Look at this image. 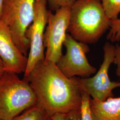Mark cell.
<instances>
[{"mask_svg": "<svg viewBox=\"0 0 120 120\" xmlns=\"http://www.w3.org/2000/svg\"><path fill=\"white\" fill-rule=\"evenodd\" d=\"M25 79L36 95L37 105L51 117L81 109L82 90L78 77H65L55 63L39 62Z\"/></svg>", "mask_w": 120, "mask_h": 120, "instance_id": "6da1fadb", "label": "cell"}, {"mask_svg": "<svg viewBox=\"0 0 120 120\" xmlns=\"http://www.w3.org/2000/svg\"><path fill=\"white\" fill-rule=\"evenodd\" d=\"M51 11H55L63 7H71L76 0H46Z\"/></svg>", "mask_w": 120, "mask_h": 120, "instance_id": "9a60e30c", "label": "cell"}, {"mask_svg": "<svg viewBox=\"0 0 120 120\" xmlns=\"http://www.w3.org/2000/svg\"><path fill=\"white\" fill-rule=\"evenodd\" d=\"M120 44L116 45L115 49V54L113 63L116 65V74L120 80Z\"/></svg>", "mask_w": 120, "mask_h": 120, "instance_id": "e0dca14e", "label": "cell"}, {"mask_svg": "<svg viewBox=\"0 0 120 120\" xmlns=\"http://www.w3.org/2000/svg\"><path fill=\"white\" fill-rule=\"evenodd\" d=\"M63 45L66 53L61 55L56 64L65 77L86 78L96 73L97 69L90 64L86 56L90 51L87 44L78 41L67 34Z\"/></svg>", "mask_w": 120, "mask_h": 120, "instance_id": "8992f818", "label": "cell"}, {"mask_svg": "<svg viewBox=\"0 0 120 120\" xmlns=\"http://www.w3.org/2000/svg\"><path fill=\"white\" fill-rule=\"evenodd\" d=\"M93 120H120V97H110L100 101L90 99Z\"/></svg>", "mask_w": 120, "mask_h": 120, "instance_id": "30bf717a", "label": "cell"}, {"mask_svg": "<svg viewBox=\"0 0 120 120\" xmlns=\"http://www.w3.org/2000/svg\"><path fill=\"white\" fill-rule=\"evenodd\" d=\"M103 8L110 20L118 18L120 13V0H101Z\"/></svg>", "mask_w": 120, "mask_h": 120, "instance_id": "7c38bea8", "label": "cell"}, {"mask_svg": "<svg viewBox=\"0 0 120 120\" xmlns=\"http://www.w3.org/2000/svg\"><path fill=\"white\" fill-rule=\"evenodd\" d=\"M46 0H36L33 21L26 31V38L30 45L25 78L29 76L39 62L45 59L44 38L49 12Z\"/></svg>", "mask_w": 120, "mask_h": 120, "instance_id": "52a82bcc", "label": "cell"}, {"mask_svg": "<svg viewBox=\"0 0 120 120\" xmlns=\"http://www.w3.org/2000/svg\"><path fill=\"white\" fill-rule=\"evenodd\" d=\"M0 57L6 72L19 74L25 73L28 57L24 55L13 40L8 27L0 19Z\"/></svg>", "mask_w": 120, "mask_h": 120, "instance_id": "9c48e42d", "label": "cell"}, {"mask_svg": "<svg viewBox=\"0 0 120 120\" xmlns=\"http://www.w3.org/2000/svg\"><path fill=\"white\" fill-rule=\"evenodd\" d=\"M4 0H0V19L1 18L2 16V8H3V5L4 3Z\"/></svg>", "mask_w": 120, "mask_h": 120, "instance_id": "ffe728a7", "label": "cell"}, {"mask_svg": "<svg viewBox=\"0 0 120 120\" xmlns=\"http://www.w3.org/2000/svg\"><path fill=\"white\" fill-rule=\"evenodd\" d=\"M107 39L112 43L120 41V18L110 20L109 31Z\"/></svg>", "mask_w": 120, "mask_h": 120, "instance_id": "5bb4252c", "label": "cell"}, {"mask_svg": "<svg viewBox=\"0 0 120 120\" xmlns=\"http://www.w3.org/2000/svg\"><path fill=\"white\" fill-rule=\"evenodd\" d=\"M35 1L4 0L0 18L8 27L17 48L26 56L30 45L26 38V31L33 21Z\"/></svg>", "mask_w": 120, "mask_h": 120, "instance_id": "277c9868", "label": "cell"}, {"mask_svg": "<svg viewBox=\"0 0 120 120\" xmlns=\"http://www.w3.org/2000/svg\"><path fill=\"white\" fill-rule=\"evenodd\" d=\"M116 47L109 42L105 43L103 47L104 57L102 64L94 77L78 78L82 91L87 93L92 99L100 101H105L112 97V91L120 88V82H112L109 76V70L113 63Z\"/></svg>", "mask_w": 120, "mask_h": 120, "instance_id": "5b68a950", "label": "cell"}, {"mask_svg": "<svg viewBox=\"0 0 120 120\" xmlns=\"http://www.w3.org/2000/svg\"><path fill=\"white\" fill-rule=\"evenodd\" d=\"M51 118L45 112L36 105L26 109L12 120H51Z\"/></svg>", "mask_w": 120, "mask_h": 120, "instance_id": "8fae6325", "label": "cell"}, {"mask_svg": "<svg viewBox=\"0 0 120 120\" xmlns=\"http://www.w3.org/2000/svg\"><path fill=\"white\" fill-rule=\"evenodd\" d=\"M36 105V95L26 79L7 72L0 79V120H13Z\"/></svg>", "mask_w": 120, "mask_h": 120, "instance_id": "3957f363", "label": "cell"}, {"mask_svg": "<svg viewBox=\"0 0 120 120\" xmlns=\"http://www.w3.org/2000/svg\"><path fill=\"white\" fill-rule=\"evenodd\" d=\"M64 114L56 113L52 116L51 120H64Z\"/></svg>", "mask_w": 120, "mask_h": 120, "instance_id": "d6986e66", "label": "cell"}, {"mask_svg": "<svg viewBox=\"0 0 120 120\" xmlns=\"http://www.w3.org/2000/svg\"><path fill=\"white\" fill-rule=\"evenodd\" d=\"M64 120H82L81 109L74 110L64 114Z\"/></svg>", "mask_w": 120, "mask_h": 120, "instance_id": "2e32d148", "label": "cell"}, {"mask_svg": "<svg viewBox=\"0 0 120 120\" xmlns=\"http://www.w3.org/2000/svg\"><path fill=\"white\" fill-rule=\"evenodd\" d=\"M110 25L101 0H76L71 6L67 31L78 41L97 42Z\"/></svg>", "mask_w": 120, "mask_h": 120, "instance_id": "7a4b0ae2", "label": "cell"}, {"mask_svg": "<svg viewBox=\"0 0 120 120\" xmlns=\"http://www.w3.org/2000/svg\"><path fill=\"white\" fill-rule=\"evenodd\" d=\"M71 7H63L53 13L49 10L44 44L46 50L45 61L56 63L62 55V49L67 33Z\"/></svg>", "mask_w": 120, "mask_h": 120, "instance_id": "ba28073f", "label": "cell"}, {"mask_svg": "<svg viewBox=\"0 0 120 120\" xmlns=\"http://www.w3.org/2000/svg\"><path fill=\"white\" fill-rule=\"evenodd\" d=\"M6 72L4 63L0 57V79L2 77Z\"/></svg>", "mask_w": 120, "mask_h": 120, "instance_id": "ac0fdd59", "label": "cell"}, {"mask_svg": "<svg viewBox=\"0 0 120 120\" xmlns=\"http://www.w3.org/2000/svg\"><path fill=\"white\" fill-rule=\"evenodd\" d=\"M90 96L87 93L82 91L81 111L82 120H93L90 109Z\"/></svg>", "mask_w": 120, "mask_h": 120, "instance_id": "4fadbf2b", "label": "cell"}]
</instances>
